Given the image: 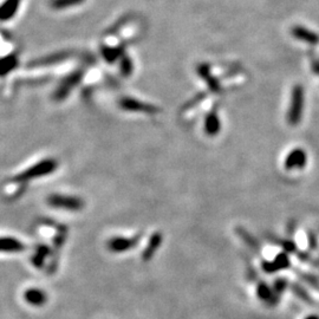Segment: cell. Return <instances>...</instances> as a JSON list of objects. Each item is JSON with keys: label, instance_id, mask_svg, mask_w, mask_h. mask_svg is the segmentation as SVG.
Listing matches in <instances>:
<instances>
[{"label": "cell", "instance_id": "cell-11", "mask_svg": "<svg viewBox=\"0 0 319 319\" xmlns=\"http://www.w3.org/2000/svg\"><path fill=\"white\" fill-rule=\"evenodd\" d=\"M285 287H286V283L284 280L280 279V280H278L277 283H275L273 291L275 292V294H279L284 291V290H285Z\"/></svg>", "mask_w": 319, "mask_h": 319}, {"label": "cell", "instance_id": "cell-3", "mask_svg": "<svg viewBox=\"0 0 319 319\" xmlns=\"http://www.w3.org/2000/svg\"><path fill=\"white\" fill-rule=\"evenodd\" d=\"M291 33L295 39L301 40V42L307 43V44L317 45L319 43V34L317 32H313L309 30V28L303 27V26H293Z\"/></svg>", "mask_w": 319, "mask_h": 319}, {"label": "cell", "instance_id": "cell-1", "mask_svg": "<svg viewBox=\"0 0 319 319\" xmlns=\"http://www.w3.org/2000/svg\"><path fill=\"white\" fill-rule=\"evenodd\" d=\"M304 110V89L301 85H294L292 89L291 103H290L287 122L290 126H298Z\"/></svg>", "mask_w": 319, "mask_h": 319}, {"label": "cell", "instance_id": "cell-8", "mask_svg": "<svg viewBox=\"0 0 319 319\" xmlns=\"http://www.w3.org/2000/svg\"><path fill=\"white\" fill-rule=\"evenodd\" d=\"M25 297L28 303L33 304V305H42L45 301V294L40 292L39 290H30Z\"/></svg>", "mask_w": 319, "mask_h": 319}, {"label": "cell", "instance_id": "cell-6", "mask_svg": "<svg viewBox=\"0 0 319 319\" xmlns=\"http://www.w3.org/2000/svg\"><path fill=\"white\" fill-rule=\"evenodd\" d=\"M51 204L57 206V207L66 208V210H78L80 207V200L74 198H63V196L52 198Z\"/></svg>", "mask_w": 319, "mask_h": 319}, {"label": "cell", "instance_id": "cell-12", "mask_svg": "<svg viewBox=\"0 0 319 319\" xmlns=\"http://www.w3.org/2000/svg\"><path fill=\"white\" fill-rule=\"evenodd\" d=\"M304 319H319V316H317V315H311V316H307V317L304 318Z\"/></svg>", "mask_w": 319, "mask_h": 319}, {"label": "cell", "instance_id": "cell-2", "mask_svg": "<svg viewBox=\"0 0 319 319\" xmlns=\"http://www.w3.org/2000/svg\"><path fill=\"white\" fill-rule=\"evenodd\" d=\"M307 163V154L305 150H303L301 148H295L292 150L289 155L286 156L284 166L287 170H293V169H301L303 167H305Z\"/></svg>", "mask_w": 319, "mask_h": 319}, {"label": "cell", "instance_id": "cell-5", "mask_svg": "<svg viewBox=\"0 0 319 319\" xmlns=\"http://www.w3.org/2000/svg\"><path fill=\"white\" fill-rule=\"evenodd\" d=\"M220 129H221V122H220L216 111L213 110V111L206 116L205 132L208 136H215L216 134H219Z\"/></svg>", "mask_w": 319, "mask_h": 319}, {"label": "cell", "instance_id": "cell-7", "mask_svg": "<svg viewBox=\"0 0 319 319\" xmlns=\"http://www.w3.org/2000/svg\"><path fill=\"white\" fill-rule=\"evenodd\" d=\"M257 294L263 301L268 304H275L277 301V294L273 290H271L266 284H260L257 289Z\"/></svg>", "mask_w": 319, "mask_h": 319}, {"label": "cell", "instance_id": "cell-10", "mask_svg": "<svg viewBox=\"0 0 319 319\" xmlns=\"http://www.w3.org/2000/svg\"><path fill=\"white\" fill-rule=\"evenodd\" d=\"M19 249L20 245L14 240H1L0 239V249Z\"/></svg>", "mask_w": 319, "mask_h": 319}, {"label": "cell", "instance_id": "cell-4", "mask_svg": "<svg viewBox=\"0 0 319 319\" xmlns=\"http://www.w3.org/2000/svg\"><path fill=\"white\" fill-rule=\"evenodd\" d=\"M198 75L205 80L206 84H207V86L212 90V91L214 92L220 91V89H221L220 83L217 82L216 78L211 74V69L207 64H201V65L198 66Z\"/></svg>", "mask_w": 319, "mask_h": 319}, {"label": "cell", "instance_id": "cell-9", "mask_svg": "<svg viewBox=\"0 0 319 319\" xmlns=\"http://www.w3.org/2000/svg\"><path fill=\"white\" fill-rule=\"evenodd\" d=\"M275 267L278 268V271L279 269H284V268H287L290 266V259H289V255L285 252H283V253L278 254L277 258L273 260Z\"/></svg>", "mask_w": 319, "mask_h": 319}]
</instances>
